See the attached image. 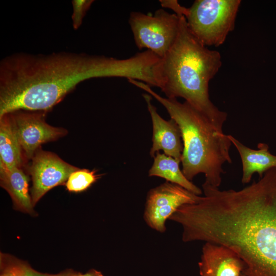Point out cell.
Returning a JSON list of instances; mask_svg holds the SVG:
<instances>
[{
	"instance_id": "cell-1",
	"label": "cell",
	"mask_w": 276,
	"mask_h": 276,
	"mask_svg": "<svg viewBox=\"0 0 276 276\" xmlns=\"http://www.w3.org/2000/svg\"><path fill=\"white\" fill-rule=\"evenodd\" d=\"M202 187L204 195L185 214L187 241L229 248L244 276H276V167L239 190Z\"/></svg>"
},
{
	"instance_id": "cell-2",
	"label": "cell",
	"mask_w": 276,
	"mask_h": 276,
	"mask_svg": "<svg viewBox=\"0 0 276 276\" xmlns=\"http://www.w3.org/2000/svg\"><path fill=\"white\" fill-rule=\"evenodd\" d=\"M133 56L117 59L85 53H16L0 62V117L18 110L47 112L76 86L91 78L135 79Z\"/></svg>"
},
{
	"instance_id": "cell-3",
	"label": "cell",
	"mask_w": 276,
	"mask_h": 276,
	"mask_svg": "<svg viewBox=\"0 0 276 276\" xmlns=\"http://www.w3.org/2000/svg\"><path fill=\"white\" fill-rule=\"evenodd\" d=\"M222 65L221 56L200 43L189 31L186 18L179 16L176 39L161 59L160 87L167 98H182L222 130L227 113L211 101L209 85Z\"/></svg>"
},
{
	"instance_id": "cell-4",
	"label": "cell",
	"mask_w": 276,
	"mask_h": 276,
	"mask_svg": "<svg viewBox=\"0 0 276 276\" xmlns=\"http://www.w3.org/2000/svg\"><path fill=\"white\" fill-rule=\"evenodd\" d=\"M128 82L155 98L178 125L183 144L182 171L187 179L191 181L203 173L205 182L219 188L224 173L223 165L232 163V142L228 135L187 102L162 97L142 81L130 79Z\"/></svg>"
},
{
	"instance_id": "cell-5",
	"label": "cell",
	"mask_w": 276,
	"mask_h": 276,
	"mask_svg": "<svg viewBox=\"0 0 276 276\" xmlns=\"http://www.w3.org/2000/svg\"><path fill=\"white\" fill-rule=\"evenodd\" d=\"M240 0H196L185 17L188 28L202 45L219 47L235 28Z\"/></svg>"
},
{
	"instance_id": "cell-6",
	"label": "cell",
	"mask_w": 276,
	"mask_h": 276,
	"mask_svg": "<svg viewBox=\"0 0 276 276\" xmlns=\"http://www.w3.org/2000/svg\"><path fill=\"white\" fill-rule=\"evenodd\" d=\"M128 22L137 48L146 49L162 58L176 39L179 16L162 9L156 10L152 15L133 11Z\"/></svg>"
},
{
	"instance_id": "cell-7",
	"label": "cell",
	"mask_w": 276,
	"mask_h": 276,
	"mask_svg": "<svg viewBox=\"0 0 276 276\" xmlns=\"http://www.w3.org/2000/svg\"><path fill=\"white\" fill-rule=\"evenodd\" d=\"M200 195L168 181L151 189L146 198L144 218L151 228L164 233L166 221L180 207L197 202Z\"/></svg>"
},
{
	"instance_id": "cell-8",
	"label": "cell",
	"mask_w": 276,
	"mask_h": 276,
	"mask_svg": "<svg viewBox=\"0 0 276 276\" xmlns=\"http://www.w3.org/2000/svg\"><path fill=\"white\" fill-rule=\"evenodd\" d=\"M45 112L18 110L10 113L26 158L32 159L41 144L56 141L67 133L65 129L47 123Z\"/></svg>"
},
{
	"instance_id": "cell-9",
	"label": "cell",
	"mask_w": 276,
	"mask_h": 276,
	"mask_svg": "<svg viewBox=\"0 0 276 276\" xmlns=\"http://www.w3.org/2000/svg\"><path fill=\"white\" fill-rule=\"evenodd\" d=\"M77 169L56 154L38 149L29 168L32 181L30 195L33 205L50 190L66 181L70 174Z\"/></svg>"
},
{
	"instance_id": "cell-10",
	"label": "cell",
	"mask_w": 276,
	"mask_h": 276,
	"mask_svg": "<svg viewBox=\"0 0 276 276\" xmlns=\"http://www.w3.org/2000/svg\"><path fill=\"white\" fill-rule=\"evenodd\" d=\"M143 96L147 103L153 127L152 145L150 155L154 157L156 153L162 150L165 154L181 161L183 144L178 125L173 119L167 121L161 117L151 103V96L148 94Z\"/></svg>"
},
{
	"instance_id": "cell-11",
	"label": "cell",
	"mask_w": 276,
	"mask_h": 276,
	"mask_svg": "<svg viewBox=\"0 0 276 276\" xmlns=\"http://www.w3.org/2000/svg\"><path fill=\"white\" fill-rule=\"evenodd\" d=\"M200 276H242L243 264L238 255L225 246L206 242L198 263Z\"/></svg>"
},
{
	"instance_id": "cell-12",
	"label": "cell",
	"mask_w": 276,
	"mask_h": 276,
	"mask_svg": "<svg viewBox=\"0 0 276 276\" xmlns=\"http://www.w3.org/2000/svg\"><path fill=\"white\" fill-rule=\"evenodd\" d=\"M228 136L241 157L243 170L242 183H249L255 173H257L261 178L267 171L276 167V155L269 152V147L266 144L260 143L258 144V149H252L243 145L233 135L228 134Z\"/></svg>"
},
{
	"instance_id": "cell-13",
	"label": "cell",
	"mask_w": 276,
	"mask_h": 276,
	"mask_svg": "<svg viewBox=\"0 0 276 276\" xmlns=\"http://www.w3.org/2000/svg\"><path fill=\"white\" fill-rule=\"evenodd\" d=\"M0 184L9 193L15 209L35 216L29 193L28 178L22 168L8 169L0 166Z\"/></svg>"
},
{
	"instance_id": "cell-14",
	"label": "cell",
	"mask_w": 276,
	"mask_h": 276,
	"mask_svg": "<svg viewBox=\"0 0 276 276\" xmlns=\"http://www.w3.org/2000/svg\"><path fill=\"white\" fill-rule=\"evenodd\" d=\"M24 154L10 113L0 117V166L8 169L20 167Z\"/></svg>"
},
{
	"instance_id": "cell-15",
	"label": "cell",
	"mask_w": 276,
	"mask_h": 276,
	"mask_svg": "<svg viewBox=\"0 0 276 276\" xmlns=\"http://www.w3.org/2000/svg\"><path fill=\"white\" fill-rule=\"evenodd\" d=\"M153 158V164L149 171V176L162 177L196 195H201L202 190L188 179L180 170L181 161L159 152Z\"/></svg>"
},
{
	"instance_id": "cell-16",
	"label": "cell",
	"mask_w": 276,
	"mask_h": 276,
	"mask_svg": "<svg viewBox=\"0 0 276 276\" xmlns=\"http://www.w3.org/2000/svg\"><path fill=\"white\" fill-rule=\"evenodd\" d=\"M75 274L71 270L57 274L42 273L33 269L27 262L11 255L0 254V276H74Z\"/></svg>"
},
{
	"instance_id": "cell-17",
	"label": "cell",
	"mask_w": 276,
	"mask_h": 276,
	"mask_svg": "<svg viewBox=\"0 0 276 276\" xmlns=\"http://www.w3.org/2000/svg\"><path fill=\"white\" fill-rule=\"evenodd\" d=\"M100 176L95 170L78 169L69 176L65 183L66 189L72 192L83 191L96 182Z\"/></svg>"
},
{
	"instance_id": "cell-18",
	"label": "cell",
	"mask_w": 276,
	"mask_h": 276,
	"mask_svg": "<svg viewBox=\"0 0 276 276\" xmlns=\"http://www.w3.org/2000/svg\"><path fill=\"white\" fill-rule=\"evenodd\" d=\"M92 0H73L72 25L75 30L78 29L81 25L83 19L90 6L93 3Z\"/></svg>"
},
{
	"instance_id": "cell-19",
	"label": "cell",
	"mask_w": 276,
	"mask_h": 276,
	"mask_svg": "<svg viewBox=\"0 0 276 276\" xmlns=\"http://www.w3.org/2000/svg\"><path fill=\"white\" fill-rule=\"evenodd\" d=\"M159 2L163 7L172 10L178 16L186 17L188 13L189 9L180 5L176 0H160Z\"/></svg>"
},
{
	"instance_id": "cell-20",
	"label": "cell",
	"mask_w": 276,
	"mask_h": 276,
	"mask_svg": "<svg viewBox=\"0 0 276 276\" xmlns=\"http://www.w3.org/2000/svg\"><path fill=\"white\" fill-rule=\"evenodd\" d=\"M74 276H103L102 273L95 269H91L84 274H75Z\"/></svg>"
},
{
	"instance_id": "cell-21",
	"label": "cell",
	"mask_w": 276,
	"mask_h": 276,
	"mask_svg": "<svg viewBox=\"0 0 276 276\" xmlns=\"http://www.w3.org/2000/svg\"><path fill=\"white\" fill-rule=\"evenodd\" d=\"M242 276H244V275H243V274H242Z\"/></svg>"
}]
</instances>
